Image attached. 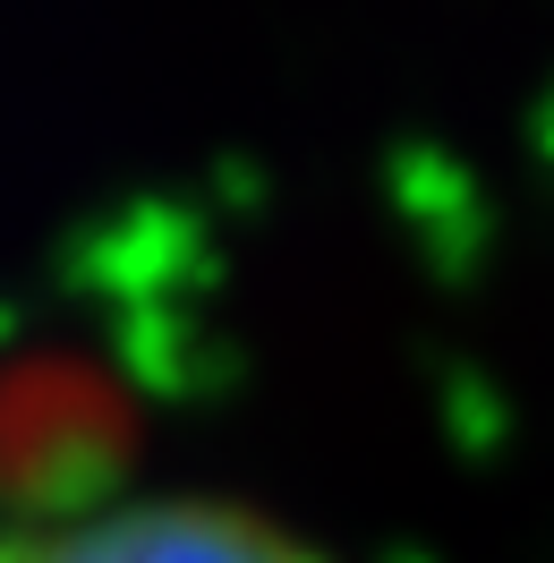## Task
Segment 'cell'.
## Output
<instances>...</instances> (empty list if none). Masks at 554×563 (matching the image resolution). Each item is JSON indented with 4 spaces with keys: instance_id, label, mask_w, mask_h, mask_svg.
<instances>
[{
    "instance_id": "1",
    "label": "cell",
    "mask_w": 554,
    "mask_h": 563,
    "mask_svg": "<svg viewBox=\"0 0 554 563\" xmlns=\"http://www.w3.org/2000/svg\"><path fill=\"white\" fill-rule=\"evenodd\" d=\"M0 563H333L308 529L197 487L95 495L0 521Z\"/></svg>"
}]
</instances>
